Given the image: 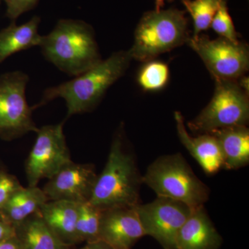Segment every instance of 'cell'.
Masks as SVG:
<instances>
[{"label": "cell", "instance_id": "1", "mask_svg": "<svg viewBox=\"0 0 249 249\" xmlns=\"http://www.w3.org/2000/svg\"><path fill=\"white\" fill-rule=\"evenodd\" d=\"M132 58L128 51H120L73 79L47 88L40 102L32 109L45 106L55 98L65 100L67 117L89 112L99 104L108 89L127 71Z\"/></svg>", "mask_w": 249, "mask_h": 249}, {"label": "cell", "instance_id": "2", "mask_svg": "<svg viewBox=\"0 0 249 249\" xmlns=\"http://www.w3.org/2000/svg\"><path fill=\"white\" fill-rule=\"evenodd\" d=\"M39 47L49 62L73 77L102 60L92 27L78 19H60L53 30L42 36Z\"/></svg>", "mask_w": 249, "mask_h": 249}, {"label": "cell", "instance_id": "3", "mask_svg": "<svg viewBox=\"0 0 249 249\" xmlns=\"http://www.w3.org/2000/svg\"><path fill=\"white\" fill-rule=\"evenodd\" d=\"M142 183L135 160L124 150L119 132L111 142L107 163L98 176L89 202L101 210L137 206Z\"/></svg>", "mask_w": 249, "mask_h": 249}, {"label": "cell", "instance_id": "4", "mask_svg": "<svg viewBox=\"0 0 249 249\" xmlns=\"http://www.w3.org/2000/svg\"><path fill=\"white\" fill-rule=\"evenodd\" d=\"M142 180L157 196L181 201L192 209L209 201V187L197 178L181 153L158 157L147 167Z\"/></svg>", "mask_w": 249, "mask_h": 249}, {"label": "cell", "instance_id": "5", "mask_svg": "<svg viewBox=\"0 0 249 249\" xmlns=\"http://www.w3.org/2000/svg\"><path fill=\"white\" fill-rule=\"evenodd\" d=\"M188 19L177 9L147 12L142 16L129 52L132 60L149 61L187 42Z\"/></svg>", "mask_w": 249, "mask_h": 249}, {"label": "cell", "instance_id": "6", "mask_svg": "<svg viewBox=\"0 0 249 249\" xmlns=\"http://www.w3.org/2000/svg\"><path fill=\"white\" fill-rule=\"evenodd\" d=\"M213 96L196 119L188 123L195 133L208 134L217 129L247 126L249 119V93L237 80H215Z\"/></svg>", "mask_w": 249, "mask_h": 249}, {"label": "cell", "instance_id": "7", "mask_svg": "<svg viewBox=\"0 0 249 249\" xmlns=\"http://www.w3.org/2000/svg\"><path fill=\"white\" fill-rule=\"evenodd\" d=\"M29 77L21 71L6 72L0 76V137L14 139L38 127L33 120L32 108L26 97Z\"/></svg>", "mask_w": 249, "mask_h": 249}, {"label": "cell", "instance_id": "8", "mask_svg": "<svg viewBox=\"0 0 249 249\" xmlns=\"http://www.w3.org/2000/svg\"><path fill=\"white\" fill-rule=\"evenodd\" d=\"M199 55L215 80H237L245 76L249 67V52L247 45L218 37L197 35L187 41Z\"/></svg>", "mask_w": 249, "mask_h": 249}, {"label": "cell", "instance_id": "9", "mask_svg": "<svg viewBox=\"0 0 249 249\" xmlns=\"http://www.w3.org/2000/svg\"><path fill=\"white\" fill-rule=\"evenodd\" d=\"M64 123L38 128L37 137L26 162L29 186H37L42 178H50L72 161L63 132Z\"/></svg>", "mask_w": 249, "mask_h": 249}, {"label": "cell", "instance_id": "10", "mask_svg": "<svg viewBox=\"0 0 249 249\" xmlns=\"http://www.w3.org/2000/svg\"><path fill=\"white\" fill-rule=\"evenodd\" d=\"M137 212L145 235L151 236L163 249H176L178 232L194 209L181 201L157 196L137 205Z\"/></svg>", "mask_w": 249, "mask_h": 249}, {"label": "cell", "instance_id": "11", "mask_svg": "<svg viewBox=\"0 0 249 249\" xmlns=\"http://www.w3.org/2000/svg\"><path fill=\"white\" fill-rule=\"evenodd\" d=\"M97 178L93 165L71 161L49 178L42 191L48 201H67L81 204L89 201Z\"/></svg>", "mask_w": 249, "mask_h": 249}, {"label": "cell", "instance_id": "12", "mask_svg": "<svg viewBox=\"0 0 249 249\" xmlns=\"http://www.w3.org/2000/svg\"><path fill=\"white\" fill-rule=\"evenodd\" d=\"M136 206L102 210L99 240L114 249H132L145 236Z\"/></svg>", "mask_w": 249, "mask_h": 249}, {"label": "cell", "instance_id": "13", "mask_svg": "<svg viewBox=\"0 0 249 249\" xmlns=\"http://www.w3.org/2000/svg\"><path fill=\"white\" fill-rule=\"evenodd\" d=\"M222 236L204 206L194 209L178 232L176 249H219Z\"/></svg>", "mask_w": 249, "mask_h": 249}, {"label": "cell", "instance_id": "14", "mask_svg": "<svg viewBox=\"0 0 249 249\" xmlns=\"http://www.w3.org/2000/svg\"><path fill=\"white\" fill-rule=\"evenodd\" d=\"M177 131L183 146L207 175H213L224 168V159L217 139L211 134H199L193 137L188 134L182 114L175 111Z\"/></svg>", "mask_w": 249, "mask_h": 249}, {"label": "cell", "instance_id": "15", "mask_svg": "<svg viewBox=\"0 0 249 249\" xmlns=\"http://www.w3.org/2000/svg\"><path fill=\"white\" fill-rule=\"evenodd\" d=\"M80 204L67 201H47L38 213L59 240L67 247L78 243L76 224Z\"/></svg>", "mask_w": 249, "mask_h": 249}, {"label": "cell", "instance_id": "16", "mask_svg": "<svg viewBox=\"0 0 249 249\" xmlns=\"http://www.w3.org/2000/svg\"><path fill=\"white\" fill-rule=\"evenodd\" d=\"M222 150L224 168L237 170L249 163V130L247 126H233L210 132Z\"/></svg>", "mask_w": 249, "mask_h": 249}, {"label": "cell", "instance_id": "17", "mask_svg": "<svg viewBox=\"0 0 249 249\" xmlns=\"http://www.w3.org/2000/svg\"><path fill=\"white\" fill-rule=\"evenodd\" d=\"M39 16L21 25L11 22L9 27L0 31V63L14 53L40 45L42 36L38 33Z\"/></svg>", "mask_w": 249, "mask_h": 249}, {"label": "cell", "instance_id": "18", "mask_svg": "<svg viewBox=\"0 0 249 249\" xmlns=\"http://www.w3.org/2000/svg\"><path fill=\"white\" fill-rule=\"evenodd\" d=\"M48 201L45 193L37 186L22 188L13 193L0 210V215L16 227L40 211Z\"/></svg>", "mask_w": 249, "mask_h": 249}, {"label": "cell", "instance_id": "19", "mask_svg": "<svg viewBox=\"0 0 249 249\" xmlns=\"http://www.w3.org/2000/svg\"><path fill=\"white\" fill-rule=\"evenodd\" d=\"M16 236L23 249H69L59 240L38 212L16 227Z\"/></svg>", "mask_w": 249, "mask_h": 249}, {"label": "cell", "instance_id": "20", "mask_svg": "<svg viewBox=\"0 0 249 249\" xmlns=\"http://www.w3.org/2000/svg\"><path fill=\"white\" fill-rule=\"evenodd\" d=\"M102 210L88 202L80 204L76 224L78 243L99 240L100 224Z\"/></svg>", "mask_w": 249, "mask_h": 249}, {"label": "cell", "instance_id": "21", "mask_svg": "<svg viewBox=\"0 0 249 249\" xmlns=\"http://www.w3.org/2000/svg\"><path fill=\"white\" fill-rule=\"evenodd\" d=\"M222 0H183V4L193 18L194 36L211 27Z\"/></svg>", "mask_w": 249, "mask_h": 249}, {"label": "cell", "instance_id": "22", "mask_svg": "<svg viewBox=\"0 0 249 249\" xmlns=\"http://www.w3.org/2000/svg\"><path fill=\"white\" fill-rule=\"evenodd\" d=\"M170 78V70L167 64L158 60H149L142 67L137 81L145 91H155L164 88Z\"/></svg>", "mask_w": 249, "mask_h": 249}, {"label": "cell", "instance_id": "23", "mask_svg": "<svg viewBox=\"0 0 249 249\" xmlns=\"http://www.w3.org/2000/svg\"><path fill=\"white\" fill-rule=\"evenodd\" d=\"M211 27L222 38L232 42H238V35L231 16L229 14L227 0H222L220 6L211 22Z\"/></svg>", "mask_w": 249, "mask_h": 249}, {"label": "cell", "instance_id": "24", "mask_svg": "<svg viewBox=\"0 0 249 249\" xmlns=\"http://www.w3.org/2000/svg\"><path fill=\"white\" fill-rule=\"evenodd\" d=\"M6 16L11 22H16L21 15L28 12L38 4L39 0H4Z\"/></svg>", "mask_w": 249, "mask_h": 249}, {"label": "cell", "instance_id": "25", "mask_svg": "<svg viewBox=\"0 0 249 249\" xmlns=\"http://www.w3.org/2000/svg\"><path fill=\"white\" fill-rule=\"evenodd\" d=\"M22 187L13 175L0 172V210L2 209L13 193Z\"/></svg>", "mask_w": 249, "mask_h": 249}, {"label": "cell", "instance_id": "26", "mask_svg": "<svg viewBox=\"0 0 249 249\" xmlns=\"http://www.w3.org/2000/svg\"><path fill=\"white\" fill-rule=\"evenodd\" d=\"M16 235V227L0 215V244Z\"/></svg>", "mask_w": 249, "mask_h": 249}, {"label": "cell", "instance_id": "27", "mask_svg": "<svg viewBox=\"0 0 249 249\" xmlns=\"http://www.w3.org/2000/svg\"><path fill=\"white\" fill-rule=\"evenodd\" d=\"M0 249H23L16 235L0 244Z\"/></svg>", "mask_w": 249, "mask_h": 249}, {"label": "cell", "instance_id": "28", "mask_svg": "<svg viewBox=\"0 0 249 249\" xmlns=\"http://www.w3.org/2000/svg\"><path fill=\"white\" fill-rule=\"evenodd\" d=\"M78 249H114L104 241L98 240L93 242H87L84 247Z\"/></svg>", "mask_w": 249, "mask_h": 249}, {"label": "cell", "instance_id": "29", "mask_svg": "<svg viewBox=\"0 0 249 249\" xmlns=\"http://www.w3.org/2000/svg\"><path fill=\"white\" fill-rule=\"evenodd\" d=\"M165 1H170V0H155V11L161 10V8L164 6Z\"/></svg>", "mask_w": 249, "mask_h": 249}, {"label": "cell", "instance_id": "30", "mask_svg": "<svg viewBox=\"0 0 249 249\" xmlns=\"http://www.w3.org/2000/svg\"><path fill=\"white\" fill-rule=\"evenodd\" d=\"M1 0H0V3H1Z\"/></svg>", "mask_w": 249, "mask_h": 249}]
</instances>
